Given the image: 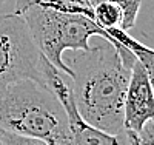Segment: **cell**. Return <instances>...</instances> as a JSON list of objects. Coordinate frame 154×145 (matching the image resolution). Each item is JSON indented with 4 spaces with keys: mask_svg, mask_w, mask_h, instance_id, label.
Returning <instances> with one entry per match:
<instances>
[{
    "mask_svg": "<svg viewBox=\"0 0 154 145\" xmlns=\"http://www.w3.org/2000/svg\"><path fill=\"white\" fill-rule=\"evenodd\" d=\"M63 60L69 68L75 108L94 128L117 134L123 131V100L131 68L108 40L88 49L68 51Z\"/></svg>",
    "mask_w": 154,
    "mask_h": 145,
    "instance_id": "6da1fadb",
    "label": "cell"
},
{
    "mask_svg": "<svg viewBox=\"0 0 154 145\" xmlns=\"http://www.w3.org/2000/svg\"><path fill=\"white\" fill-rule=\"evenodd\" d=\"M14 12L25 20L45 59L66 76V51L88 49L91 36L111 40L93 22L89 0H17Z\"/></svg>",
    "mask_w": 154,
    "mask_h": 145,
    "instance_id": "7a4b0ae2",
    "label": "cell"
},
{
    "mask_svg": "<svg viewBox=\"0 0 154 145\" xmlns=\"http://www.w3.org/2000/svg\"><path fill=\"white\" fill-rule=\"evenodd\" d=\"M0 131L71 145L66 111L54 93L34 80H22L0 97Z\"/></svg>",
    "mask_w": 154,
    "mask_h": 145,
    "instance_id": "3957f363",
    "label": "cell"
},
{
    "mask_svg": "<svg viewBox=\"0 0 154 145\" xmlns=\"http://www.w3.org/2000/svg\"><path fill=\"white\" fill-rule=\"evenodd\" d=\"M46 62L20 16L16 12L0 16V97L22 80L45 87Z\"/></svg>",
    "mask_w": 154,
    "mask_h": 145,
    "instance_id": "277c9868",
    "label": "cell"
},
{
    "mask_svg": "<svg viewBox=\"0 0 154 145\" xmlns=\"http://www.w3.org/2000/svg\"><path fill=\"white\" fill-rule=\"evenodd\" d=\"M45 87L54 93L66 111L71 133V145H130L126 131L109 134L99 128H94L86 124L75 108V102L72 96L71 79L63 74L49 62L45 67Z\"/></svg>",
    "mask_w": 154,
    "mask_h": 145,
    "instance_id": "5b68a950",
    "label": "cell"
},
{
    "mask_svg": "<svg viewBox=\"0 0 154 145\" xmlns=\"http://www.w3.org/2000/svg\"><path fill=\"white\" fill-rule=\"evenodd\" d=\"M151 121H154V90L145 68L136 59L123 100V130L139 133Z\"/></svg>",
    "mask_w": 154,
    "mask_h": 145,
    "instance_id": "8992f818",
    "label": "cell"
},
{
    "mask_svg": "<svg viewBox=\"0 0 154 145\" xmlns=\"http://www.w3.org/2000/svg\"><path fill=\"white\" fill-rule=\"evenodd\" d=\"M89 5L93 22L100 30L106 34L109 30L128 33L136 25L142 0H89Z\"/></svg>",
    "mask_w": 154,
    "mask_h": 145,
    "instance_id": "52a82bcc",
    "label": "cell"
},
{
    "mask_svg": "<svg viewBox=\"0 0 154 145\" xmlns=\"http://www.w3.org/2000/svg\"><path fill=\"white\" fill-rule=\"evenodd\" d=\"M108 36L111 37L109 43L119 42L120 45L126 46L134 54V57L142 63V67L145 68L149 80L152 84V90H154V48H149V46L143 45L142 42H139L137 39L131 37L128 33L120 31V30H109Z\"/></svg>",
    "mask_w": 154,
    "mask_h": 145,
    "instance_id": "ba28073f",
    "label": "cell"
},
{
    "mask_svg": "<svg viewBox=\"0 0 154 145\" xmlns=\"http://www.w3.org/2000/svg\"><path fill=\"white\" fill-rule=\"evenodd\" d=\"M130 145H154V121L148 122L139 133L126 131Z\"/></svg>",
    "mask_w": 154,
    "mask_h": 145,
    "instance_id": "9c48e42d",
    "label": "cell"
},
{
    "mask_svg": "<svg viewBox=\"0 0 154 145\" xmlns=\"http://www.w3.org/2000/svg\"><path fill=\"white\" fill-rule=\"evenodd\" d=\"M0 137H2V145H49L40 139L19 136V134L6 133V131H0Z\"/></svg>",
    "mask_w": 154,
    "mask_h": 145,
    "instance_id": "30bf717a",
    "label": "cell"
},
{
    "mask_svg": "<svg viewBox=\"0 0 154 145\" xmlns=\"http://www.w3.org/2000/svg\"><path fill=\"white\" fill-rule=\"evenodd\" d=\"M5 2H6V0H0V6H2V5H3Z\"/></svg>",
    "mask_w": 154,
    "mask_h": 145,
    "instance_id": "8fae6325",
    "label": "cell"
},
{
    "mask_svg": "<svg viewBox=\"0 0 154 145\" xmlns=\"http://www.w3.org/2000/svg\"><path fill=\"white\" fill-rule=\"evenodd\" d=\"M0 145H2V137H0Z\"/></svg>",
    "mask_w": 154,
    "mask_h": 145,
    "instance_id": "7c38bea8",
    "label": "cell"
}]
</instances>
